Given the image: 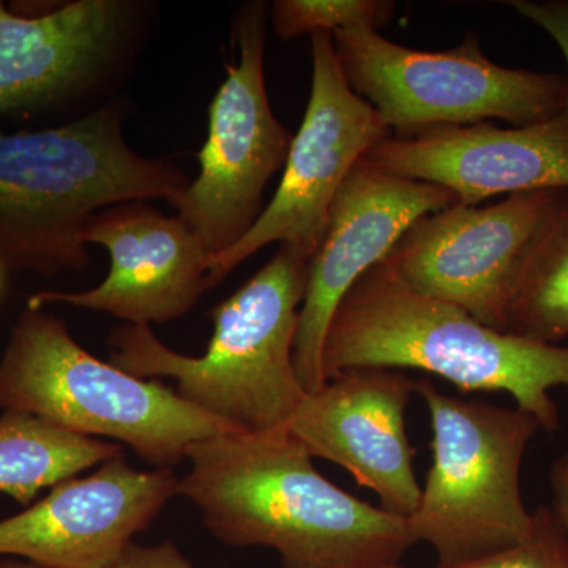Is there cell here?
Returning <instances> with one entry per match:
<instances>
[{
	"instance_id": "1",
	"label": "cell",
	"mask_w": 568,
	"mask_h": 568,
	"mask_svg": "<svg viewBox=\"0 0 568 568\" xmlns=\"http://www.w3.org/2000/svg\"><path fill=\"white\" fill-rule=\"evenodd\" d=\"M178 496L231 547L278 552L283 568H373L399 564L416 544L407 518L327 480L290 426L224 433L193 444Z\"/></svg>"
},
{
	"instance_id": "2",
	"label": "cell",
	"mask_w": 568,
	"mask_h": 568,
	"mask_svg": "<svg viewBox=\"0 0 568 568\" xmlns=\"http://www.w3.org/2000/svg\"><path fill=\"white\" fill-rule=\"evenodd\" d=\"M357 366L417 369L462 392H504L545 432L560 426L551 390H568V347L481 324L466 310L414 293L386 260L355 282L325 335V381Z\"/></svg>"
},
{
	"instance_id": "3",
	"label": "cell",
	"mask_w": 568,
	"mask_h": 568,
	"mask_svg": "<svg viewBox=\"0 0 568 568\" xmlns=\"http://www.w3.org/2000/svg\"><path fill=\"white\" fill-rule=\"evenodd\" d=\"M189 183L174 164L126 144L118 108L58 129L0 133V265L43 275L80 271L97 213L149 200L173 205Z\"/></svg>"
},
{
	"instance_id": "4",
	"label": "cell",
	"mask_w": 568,
	"mask_h": 568,
	"mask_svg": "<svg viewBox=\"0 0 568 568\" xmlns=\"http://www.w3.org/2000/svg\"><path fill=\"white\" fill-rule=\"evenodd\" d=\"M312 257L278 245L272 260L212 312L213 334L201 357L174 353L151 325L111 335V364L130 375L171 377L175 394L239 433L290 425L306 390L294 362L298 313Z\"/></svg>"
},
{
	"instance_id": "5",
	"label": "cell",
	"mask_w": 568,
	"mask_h": 568,
	"mask_svg": "<svg viewBox=\"0 0 568 568\" xmlns=\"http://www.w3.org/2000/svg\"><path fill=\"white\" fill-rule=\"evenodd\" d=\"M0 409L119 440L153 469H173L193 444L234 433L173 388L100 361L62 320L29 306L0 358Z\"/></svg>"
},
{
	"instance_id": "6",
	"label": "cell",
	"mask_w": 568,
	"mask_h": 568,
	"mask_svg": "<svg viewBox=\"0 0 568 568\" xmlns=\"http://www.w3.org/2000/svg\"><path fill=\"white\" fill-rule=\"evenodd\" d=\"M432 418L433 465L409 521L435 549L436 568L466 566L528 540L536 526L521 467L540 424L518 407L462 399L417 379Z\"/></svg>"
},
{
	"instance_id": "7",
	"label": "cell",
	"mask_w": 568,
	"mask_h": 568,
	"mask_svg": "<svg viewBox=\"0 0 568 568\" xmlns=\"http://www.w3.org/2000/svg\"><path fill=\"white\" fill-rule=\"evenodd\" d=\"M334 44L347 84L392 133L493 119L534 125L568 106L567 77L499 65L485 54L476 32L436 52L403 47L372 28L335 32Z\"/></svg>"
},
{
	"instance_id": "8",
	"label": "cell",
	"mask_w": 568,
	"mask_h": 568,
	"mask_svg": "<svg viewBox=\"0 0 568 568\" xmlns=\"http://www.w3.org/2000/svg\"><path fill=\"white\" fill-rule=\"evenodd\" d=\"M267 7L252 2L235 20L239 61L209 108L200 174L173 204L213 257L237 244L264 211L265 186L283 171L293 134L275 118L264 78Z\"/></svg>"
},
{
	"instance_id": "9",
	"label": "cell",
	"mask_w": 568,
	"mask_h": 568,
	"mask_svg": "<svg viewBox=\"0 0 568 568\" xmlns=\"http://www.w3.org/2000/svg\"><path fill=\"white\" fill-rule=\"evenodd\" d=\"M310 39L312 92L278 189L252 230L213 257L205 290L219 286L235 267L271 244L294 246L313 260L347 175L392 133L379 112L347 84L336 59L334 36L315 33Z\"/></svg>"
},
{
	"instance_id": "10",
	"label": "cell",
	"mask_w": 568,
	"mask_h": 568,
	"mask_svg": "<svg viewBox=\"0 0 568 568\" xmlns=\"http://www.w3.org/2000/svg\"><path fill=\"white\" fill-rule=\"evenodd\" d=\"M559 192L510 194L487 207L457 203L428 213L386 261L414 293L457 305L503 332L519 268Z\"/></svg>"
},
{
	"instance_id": "11",
	"label": "cell",
	"mask_w": 568,
	"mask_h": 568,
	"mask_svg": "<svg viewBox=\"0 0 568 568\" xmlns=\"http://www.w3.org/2000/svg\"><path fill=\"white\" fill-rule=\"evenodd\" d=\"M457 204L433 183L388 174L362 159L336 194L323 244L310 263L295 335L294 362L308 392L325 384L323 351L336 306L355 282L386 260L422 216Z\"/></svg>"
},
{
	"instance_id": "12",
	"label": "cell",
	"mask_w": 568,
	"mask_h": 568,
	"mask_svg": "<svg viewBox=\"0 0 568 568\" xmlns=\"http://www.w3.org/2000/svg\"><path fill=\"white\" fill-rule=\"evenodd\" d=\"M416 386L403 369H343L305 395L287 426L313 458L342 466L379 497L381 508L409 518L422 495L406 432Z\"/></svg>"
},
{
	"instance_id": "13",
	"label": "cell",
	"mask_w": 568,
	"mask_h": 568,
	"mask_svg": "<svg viewBox=\"0 0 568 568\" xmlns=\"http://www.w3.org/2000/svg\"><path fill=\"white\" fill-rule=\"evenodd\" d=\"M173 469L138 470L123 455L73 477L0 521V556L41 568H104L178 496Z\"/></svg>"
},
{
	"instance_id": "14",
	"label": "cell",
	"mask_w": 568,
	"mask_h": 568,
	"mask_svg": "<svg viewBox=\"0 0 568 568\" xmlns=\"http://www.w3.org/2000/svg\"><path fill=\"white\" fill-rule=\"evenodd\" d=\"M365 160L388 174L443 186L466 207L500 194L568 190V106L534 125L480 122L390 133Z\"/></svg>"
},
{
	"instance_id": "15",
	"label": "cell",
	"mask_w": 568,
	"mask_h": 568,
	"mask_svg": "<svg viewBox=\"0 0 568 568\" xmlns=\"http://www.w3.org/2000/svg\"><path fill=\"white\" fill-rule=\"evenodd\" d=\"M84 239L110 253L104 282L82 293L33 294L29 308L63 304L133 325L164 324L192 312L207 291L211 254L179 216L163 215L148 203L103 209L88 224Z\"/></svg>"
},
{
	"instance_id": "16",
	"label": "cell",
	"mask_w": 568,
	"mask_h": 568,
	"mask_svg": "<svg viewBox=\"0 0 568 568\" xmlns=\"http://www.w3.org/2000/svg\"><path fill=\"white\" fill-rule=\"evenodd\" d=\"M126 11L118 0H78L21 17L0 2V112L41 106L82 88L121 41Z\"/></svg>"
},
{
	"instance_id": "17",
	"label": "cell",
	"mask_w": 568,
	"mask_h": 568,
	"mask_svg": "<svg viewBox=\"0 0 568 568\" xmlns=\"http://www.w3.org/2000/svg\"><path fill=\"white\" fill-rule=\"evenodd\" d=\"M122 455L121 446L77 435L18 410L0 416V493L29 506L40 491Z\"/></svg>"
},
{
	"instance_id": "18",
	"label": "cell",
	"mask_w": 568,
	"mask_h": 568,
	"mask_svg": "<svg viewBox=\"0 0 568 568\" xmlns=\"http://www.w3.org/2000/svg\"><path fill=\"white\" fill-rule=\"evenodd\" d=\"M503 332L548 345L568 336V190H560L519 268Z\"/></svg>"
},
{
	"instance_id": "19",
	"label": "cell",
	"mask_w": 568,
	"mask_h": 568,
	"mask_svg": "<svg viewBox=\"0 0 568 568\" xmlns=\"http://www.w3.org/2000/svg\"><path fill=\"white\" fill-rule=\"evenodd\" d=\"M390 0H278L271 10L272 26L282 40L355 28L381 29L390 22Z\"/></svg>"
},
{
	"instance_id": "20",
	"label": "cell",
	"mask_w": 568,
	"mask_h": 568,
	"mask_svg": "<svg viewBox=\"0 0 568 568\" xmlns=\"http://www.w3.org/2000/svg\"><path fill=\"white\" fill-rule=\"evenodd\" d=\"M536 526L528 540L473 564L455 568H568V537L549 506L534 510Z\"/></svg>"
},
{
	"instance_id": "21",
	"label": "cell",
	"mask_w": 568,
	"mask_h": 568,
	"mask_svg": "<svg viewBox=\"0 0 568 568\" xmlns=\"http://www.w3.org/2000/svg\"><path fill=\"white\" fill-rule=\"evenodd\" d=\"M507 6L547 32L568 67V0H510Z\"/></svg>"
},
{
	"instance_id": "22",
	"label": "cell",
	"mask_w": 568,
	"mask_h": 568,
	"mask_svg": "<svg viewBox=\"0 0 568 568\" xmlns=\"http://www.w3.org/2000/svg\"><path fill=\"white\" fill-rule=\"evenodd\" d=\"M104 568H196L182 555L173 541H162L152 547L130 544L114 562Z\"/></svg>"
},
{
	"instance_id": "23",
	"label": "cell",
	"mask_w": 568,
	"mask_h": 568,
	"mask_svg": "<svg viewBox=\"0 0 568 568\" xmlns=\"http://www.w3.org/2000/svg\"><path fill=\"white\" fill-rule=\"evenodd\" d=\"M549 489H551V507L568 537V450L555 463L549 470Z\"/></svg>"
},
{
	"instance_id": "24",
	"label": "cell",
	"mask_w": 568,
	"mask_h": 568,
	"mask_svg": "<svg viewBox=\"0 0 568 568\" xmlns=\"http://www.w3.org/2000/svg\"><path fill=\"white\" fill-rule=\"evenodd\" d=\"M0 568H41L28 560L18 559H0Z\"/></svg>"
},
{
	"instance_id": "25",
	"label": "cell",
	"mask_w": 568,
	"mask_h": 568,
	"mask_svg": "<svg viewBox=\"0 0 568 568\" xmlns=\"http://www.w3.org/2000/svg\"><path fill=\"white\" fill-rule=\"evenodd\" d=\"M373 568H405V567H402V564H388V566H379V567H373Z\"/></svg>"
},
{
	"instance_id": "26",
	"label": "cell",
	"mask_w": 568,
	"mask_h": 568,
	"mask_svg": "<svg viewBox=\"0 0 568 568\" xmlns=\"http://www.w3.org/2000/svg\"><path fill=\"white\" fill-rule=\"evenodd\" d=\"M0 267H2V265H0Z\"/></svg>"
}]
</instances>
